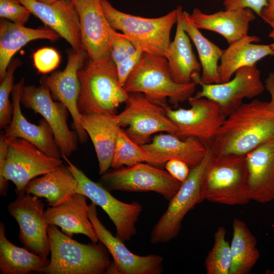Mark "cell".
I'll list each match as a JSON object with an SVG mask.
<instances>
[{
  "label": "cell",
  "instance_id": "f6af8a7d",
  "mask_svg": "<svg viewBox=\"0 0 274 274\" xmlns=\"http://www.w3.org/2000/svg\"><path fill=\"white\" fill-rule=\"evenodd\" d=\"M265 273H266L274 274V270H273V271L267 270V271H266Z\"/></svg>",
  "mask_w": 274,
  "mask_h": 274
},
{
  "label": "cell",
  "instance_id": "4316f807",
  "mask_svg": "<svg viewBox=\"0 0 274 274\" xmlns=\"http://www.w3.org/2000/svg\"><path fill=\"white\" fill-rule=\"evenodd\" d=\"M260 41L258 37L248 35L223 50L218 68L220 83L230 80L238 69L255 65L266 56L274 55L270 45L253 43Z\"/></svg>",
  "mask_w": 274,
  "mask_h": 274
},
{
  "label": "cell",
  "instance_id": "e0dca14e",
  "mask_svg": "<svg viewBox=\"0 0 274 274\" xmlns=\"http://www.w3.org/2000/svg\"><path fill=\"white\" fill-rule=\"evenodd\" d=\"M44 208V204L38 197L26 193L18 195L8 207L18 224L19 238L24 247L47 258L50 246Z\"/></svg>",
  "mask_w": 274,
  "mask_h": 274
},
{
  "label": "cell",
  "instance_id": "2e32d148",
  "mask_svg": "<svg viewBox=\"0 0 274 274\" xmlns=\"http://www.w3.org/2000/svg\"><path fill=\"white\" fill-rule=\"evenodd\" d=\"M234 74L233 79L226 82L200 85L201 90L194 96L215 101L227 117L243 104L244 99H253L264 91L261 71L256 64L243 67Z\"/></svg>",
  "mask_w": 274,
  "mask_h": 274
},
{
  "label": "cell",
  "instance_id": "30bf717a",
  "mask_svg": "<svg viewBox=\"0 0 274 274\" xmlns=\"http://www.w3.org/2000/svg\"><path fill=\"white\" fill-rule=\"evenodd\" d=\"M123 111L117 114L121 127L136 144L148 143L154 133L165 132L175 134L176 125L166 115L163 106L156 104L140 92L128 93Z\"/></svg>",
  "mask_w": 274,
  "mask_h": 274
},
{
  "label": "cell",
  "instance_id": "d4e9b609",
  "mask_svg": "<svg viewBox=\"0 0 274 274\" xmlns=\"http://www.w3.org/2000/svg\"><path fill=\"white\" fill-rule=\"evenodd\" d=\"M190 15L198 29L216 32L223 36L228 44L248 36L249 24L256 18L255 13L248 8L225 9L212 14L194 8Z\"/></svg>",
  "mask_w": 274,
  "mask_h": 274
},
{
  "label": "cell",
  "instance_id": "836d02e7",
  "mask_svg": "<svg viewBox=\"0 0 274 274\" xmlns=\"http://www.w3.org/2000/svg\"><path fill=\"white\" fill-rule=\"evenodd\" d=\"M223 226L218 227L214 234V243L204 262L207 274H229L231 265L230 245L226 239Z\"/></svg>",
  "mask_w": 274,
  "mask_h": 274
},
{
  "label": "cell",
  "instance_id": "cb8c5ba5",
  "mask_svg": "<svg viewBox=\"0 0 274 274\" xmlns=\"http://www.w3.org/2000/svg\"><path fill=\"white\" fill-rule=\"evenodd\" d=\"M248 191L251 200L266 203L274 200V140L246 155Z\"/></svg>",
  "mask_w": 274,
  "mask_h": 274
},
{
  "label": "cell",
  "instance_id": "d6986e66",
  "mask_svg": "<svg viewBox=\"0 0 274 274\" xmlns=\"http://www.w3.org/2000/svg\"><path fill=\"white\" fill-rule=\"evenodd\" d=\"M32 14L64 39L75 50L83 49L80 19L73 0H56L50 3L35 0H18Z\"/></svg>",
  "mask_w": 274,
  "mask_h": 274
},
{
  "label": "cell",
  "instance_id": "8d00e7d4",
  "mask_svg": "<svg viewBox=\"0 0 274 274\" xmlns=\"http://www.w3.org/2000/svg\"><path fill=\"white\" fill-rule=\"evenodd\" d=\"M33 60L34 65L39 72L47 74L54 70L58 66L60 57L54 49L44 47L34 53Z\"/></svg>",
  "mask_w": 274,
  "mask_h": 274
},
{
  "label": "cell",
  "instance_id": "4dcf8cb0",
  "mask_svg": "<svg viewBox=\"0 0 274 274\" xmlns=\"http://www.w3.org/2000/svg\"><path fill=\"white\" fill-rule=\"evenodd\" d=\"M50 260L10 242L3 223H0V271L2 274L45 273Z\"/></svg>",
  "mask_w": 274,
  "mask_h": 274
},
{
  "label": "cell",
  "instance_id": "f35d334b",
  "mask_svg": "<svg viewBox=\"0 0 274 274\" xmlns=\"http://www.w3.org/2000/svg\"><path fill=\"white\" fill-rule=\"evenodd\" d=\"M267 0H223L225 10L250 9L260 16L262 10L266 6Z\"/></svg>",
  "mask_w": 274,
  "mask_h": 274
},
{
  "label": "cell",
  "instance_id": "277c9868",
  "mask_svg": "<svg viewBox=\"0 0 274 274\" xmlns=\"http://www.w3.org/2000/svg\"><path fill=\"white\" fill-rule=\"evenodd\" d=\"M47 231L51 258L45 273H108L112 263L103 244L79 243L53 225H48Z\"/></svg>",
  "mask_w": 274,
  "mask_h": 274
},
{
  "label": "cell",
  "instance_id": "d590c367",
  "mask_svg": "<svg viewBox=\"0 0 274 274\" xmlns=\"http://www.w3.org/2000/svg\"><path fill=\"white\" fill-rule=\"evenodd\" d=\"M31 13L18 0H0V17L24 25Z\"/></svg>",
  "mask_w": 274,
  "mask_h": 274
},
{
  "label": "cell",
  "instance_id": "60d3db41",
  "mask_svg": "<svg viewBox=\"0 0 274 274\" xmlns=\"http://www.w3.org/2000/svg\"><path fill=\"white\" fill-rule=\"evenodd\" d=\"M165 169L174 178L183 183L187 179L190 168L187 163L181 160L172 159L164 164Z\"/></svg>",
  "mask_w": 274,
  "mask_h": 274
},
{
  "label": "cell",
  "instance_id": "3957f363",
  "mask_svg": "<svg viewBox=\"0 0 274 274\" xmlns=\"http://www.w3.org/2000/svg\"><path fill=\"white\" fill-rule=\"evenodd\" d=\"M196 84H179L173 79L165 57L143 52L127 79V93L140 92L152 102L163 106L166 100L177 106L193 96Z\"/></svg>",
  "mask_w": 274,
  "mask_h": 274
},
{
  "label": "cell",
  "instance_id": "9c48e42d",
  "mask_svg": "<svg viewBox=\"0 0 274 274\" xmlns=\"http://www.w3.org/2000/svg\"><path fill=\"white\" fill-rule=\"evenodd\" d=\"M61 158L77 181L76 193L84 195L102 209L114 223L117 238L123 242L130 241L136 233V223L143 210L142 204L136 201L126 203L118 200L100 183L89 179L67 157L62 155Z\"/></svg>",
  "mask_w": 274,
  "mask_h": 274
},
{
  "label": "cell",
  "instance_id": "ffe728a7",
  "mask_svg": "<svg viewBox=\"0 0 274 274\" xmlns=\"http://www.w3.org/2000/svg\"><path fill=\"white\" fill-rule=\"evenodd\" d=\"M24 78L14 84L12 91L13 112L10 123L5 128V138H17L36 146L47 155L61 158L52 128L43 118L36 125L29 122L21 109V98L24 86Z\"/></svg>",
  "mask_w": 274,
  "mask_h": 274
},
{
  "label": "cell",
  "instance_id": "ba28073f",
  "mask_svg": "<svg viewBox=\"0 0 274 274\" xmlns=\"http://www.w3.org/2000/svg\"><path fill=\"white\" fill-rule=\"evenodd\" d=\"M113 169L102 174L99 182L110 192H155L169 201L182 184L166 169L148 163Z\"/></svg>",
  "mask_w": 274,
  "mask_h": 274
},
{
  "label": "cell",
  "instance_id": "ee69618b",
  "mask_svg": "<svg viewBox=\"0 0 274 274\" xmlns=\"http://www.w3.org/2000/svg\"><path fill=\"white\" fill-rule=\"evenodd\" d=\"M40 2L45 3H50L56 0H35Z\"/></svg>",
  "mask_w": 274,
  "mask_h": 274
},
{
  "label": "cell",
  "instance_id": "6da1fadb",
  "mask_svg": "<svg viewBox=\"0 0 274 274\" xmlns=\"http://www.w3.org/2000/svg\"><path fill=\"white\" fill-rule=\"evenodd\" d=\"M274 140V106L256 99L243 104L226 117L207 144L215 154L246 155Z\"/></svg>",
  "mask_w": 274,
  "mask_h": 274
},
{
  "label": "cell",
  "instance_id": "7a4b0ae2",
  "mask_svg": "<svg viewBox=\"0 0 274 274\" xmlns=\"http://www.w3.org/2000/svg\"><path fill=\"white\" fill-rule=\"evenodd\" d=\"M248 181L246 155L210 151L201 179V197L203 201L225 205L246 204L251 200Z\"/></svg>",
  "mask_w": 274,
  "mask_h": 274
},
{
  "label": "cell",
  "instance_id": "7bdbcfd3",
  "mask_svg": "<svg viewBox=\"0 0 274 274\" xmlns=\"http://www.w3.org/2000/svg\"><path fill=\"white\" fill-rule=\"evenodd\" d=\"M265 87L270 94V102L274 106V72H270L266 78Z\"/></svg>",
  "mask_w": 274,
  "mask_h": 274
},
{
  "label": "cell",
  "instance_id": "7402d4cb",
  "mask_svg": "<svg viewBox=\"0 0 274 274\" xmlns=\"http://www.w3.org/2000/svg\"><path fill=\"white\" fill-rule=\"evenodd\" d=\"M83 129L90 137L97 156L99 173L111 167L118 131L121 127L116 112L99 111L81 115Z\"/></svg>",
  "mask_w": 274,
  "mask_h": 274
},
{
  "label": "cell",
  "instance_id": "f1b7e54d",
  "mask_svg": "<svg viewBox=\"0 0 274 274\" xmlns=\"http://www.w3.org/2000/svg\"><path fill=\"white\" fill-rule=\"evenodd\" d=\"M78 183L68 166L56 169L35 178L27 185L25 193L44 197L50 207L57 206L76 193Z\"/></svg>",
  "mask_w": 274,
  "mask_h": 274
},
{
  "label": "cell",
  "instance_id": "b9f144b4",
  "mask_svg": "<svg viewBox=\"0 0 274 274\" xmlns=\"http://www.w3.org/2000/svg\"><path fill=\"white\" fill-rule=\"evenodd\" d=\"M260 17L272 28L268 37L274 40V0H267V4L262 10Z\"/></svg>",
  "mask_w": 274,
  "mask_h": 274
},
{
  "label": "cell",
  "instance_id": "603a6c76",
  "mask_svg": "<svg viewBox=\"0 0 274 274\" xmlns=\"http://www.w3.org/2000/svg\"><path fill=\"white\" fill-rule=\"evenodd\" d=\"M87 197L75 193L61 203L50 207L44 211V221L47 225L57 226L70 237L82 234L94 243L99 241L88 215Z\"/></svg>",
  "mask_w": 274,
  "mask_h": 274
},
{
  "label": "cell",
  "instance_id": "52a82bcc",
  "mask_svg": "<svg viewBox=\"0 0 274 274\" xmlns=\"http://www.w3.org/2000/svg\"><path fill=\"white\" fill-rule=\"evenodd\" d=\"M5 138L8 145L5 162L0 167V193L7 194L8 181L15 185L17 195L25 193L28 183L37 176L63 164L61 158L50 157L32 143L17 138Z\"/></svg>",
  "mask_w": 274,
  "mask_h": 274
},
{
  "label": "cell",
  "instance_id": "44dd1931",
  "mask_svg": "<svg viewBox=\"0 0 274 274\" xmlns=\"http://www.w3.org/2000/svg\"><path fill=\"white\" fill-rule=\"evenodd\" d=\"M141 146L151 156L155 166L164 165L167 161L177 159L187 163L190 169L199 165L209 150L207 145L196 138L181 139L170 133L155 135Z\"/></svg>",
  "mask_w": 274,
  "mask_h": 274
},
{
  "label": "cell",
  "instance_id": "d6a6232c",
  "mask_svg": "<svg viewBox=\"0 0 274 274\" xmlns=\"http://www.w3.org/2000/svg\"><path fill=\"white\" fill-rule=\"evenodd\" d=\"M141 162L154 165L151 156L141 146L134 142L121 127L117 135L111 167L129 166Z\"/></svg>",
  "mask_w": 274,
  "mask_h": 274
},
{
  "label": "cell",
  "instance_id": "1f68e13d",
  "mask_svg": "<svg viewBox=\"0 0 274 274\" xmlns=\"http://www.w3.org/2000/svg\"><path fill=\"white\" fill-rule=\"evenodd\" d=\"M230 244L231 265L229 274H248L260 258L257 239L246 223L234 218Z\"/></svg>",
  "mask_w": 274,
  "mask_h": 274
},
{
  "label": "cell",
  "instance_id": "e575fe53",
  "mask_svg": "<svg viewBox=\"0 0 274 274\" xmlns=\"http://www.w3.org/2000/svg\"><path fill=\"white\" fill-rule=\"evenodd\" d=\"M19 58L12 59L10 62L4 79L0 85V128L5 129L10 123L13 112L12 103L9 99L13 89L14 74L16 68L21 65Z\"/></svg>",
  "mask_w": 274,
  "mask_h": 274
},
{
  "label": "cell",
  "instance_id": "5bb4252c",
  "mask_svg": "<svg viewBox=\"0 0 274 274\" xmlns=\"http://www.w3.org/2000/svg\"><path fill=\"white\" fill-rule=\"evenodd\" d=\"M73 1L79 16L82 45L88 58L94 63L108 61L118 32L109 22L101 0Z\"/></svg>",
  "mask_w": 274,
  "mask_h": 274
},
{
  "label": "cell",
  "instance_id": "7c38bea8",
  "mask_svg": "<svg viewBox=\"0 0 274 274\" xmlns=\"http://www.w3.org/2000/svg\"><path fill=\"white\" fill-rule=\"evenodd\" d=\"M21 104L41 114L47 122L52 129L61 155L68 157L77 150L78 135L75 130H70L68 126V110L61 101L52 99L47 86L43 84L39 86H24Z\"/></svg>",
  "mask_w": 274,
  "mask_h": 274
},
{
  "label": "cell",
  "instance_id": "5b68a950",
  "mask_svg": "<svg viewBox=\"0 0 274 274\" xmlns=\"http://www.w3.org/2000/svg\"><path fill=\"white\" fill-rule=\"evenodd\" d=\"M105 14L116 30H120L134 46L143 52L166 57L170 32L177 23V8L157 18H145L120 11L108 0H101Z\"/></svg>",
  "mask_w": 274,
  "mask_h": 274
},
{
  "label": "cell",
  "instance_id": "83f0119b",
  "mask_svg": "<svg viewBox=\"0 0 274 274\" xmlns=\"http://www.w3.org/2000/svg\"><path fill=\"white\" fill-rule=\"evenodd\" d=\"M60 36L49 28L33 29L11 22L4 18L0 20V81L5 76L13 55L28 42L38 39L55 41Z\"/></svg>",
  "mask_w": 274,
  "mask_h": 274
},
{
  "label": "cell",
  "instance_id": "ab89813d",
  "mask_svg": "<svg viewBox=\"0 0 274 274\" xmlns=\"http://www.w3.org/2000/svg\"><path fill=\"white\" fill-rule=\"evenodd\" d=\"M143 52L138 49L136 51L128 58L116 66L119 82L123 87L132 71L140 61Z\"/></svg>",
  "mask_w": 274,
  "mask_h": 274
},
{
  "label": "cell",
  "instance_id": "9a60e30c",
  "mask_svg": "<svg viewBox=\"0 0 274 274\" xmlns=\"http://www.w3.org/2000/svg\"><path fill=\"white\" fill-rule=\"evenodd\" d=\"M88 215L99 241L113 257L108 273L160 274L163 272L164 258L161 256H140L130 251L124 242L114 236L101 223L97 216L96 205L93 202L89 204Z\"/></svg>",
  "mask_w": 274,
  "mask_h": 274
},
{
  "label": "cell",
  "instance_id": "4fadbf2b",
  "mask_svg": "<svg viewBox=\"0 0 274 274\" xmlns=\"http://www.w3.org/2000/svg\"><path fill=\"white\" fill-rule=\"evenodd\" d=\"M190 108L174 110L163 106L166 115L176 125L175 135L184 139L195 137L206 145L216 135L226 118L215 101L193 95L188 100Z\"/></svg>",
  "mask_w": 274,
  "mask_h": 274
},
{
  "label": "cell",
  "instance_id": "484cf974",
  "mask_svg": "<svg viewBox=\"0 0 274 274\" xmlns=\"http://www.w3.org/2000/svg\"><path fill=\"white\" fill-rule=\"evenodd\" d=\"M174 40L165 57L174 80L179 84H199L201 66L193 52L190 39L184 30L178 7Z\"/></svg>",
  "mask_w": 274,
  "mask_h": 274
},
{
  "label": "cell",
  "instance_id": "8992f818",
  "mask_svg": "<svg viewBox=\"0 0 274 274\" xmlns=\"http://www.w3.org/2000/svg\"><path fill=\"white\" fill-rule=\"evenodd\" d=\"M78 77L80 90L77 106L81 115L99 111L116 112L128 97L111 59L94 63L88 58Z\"/></svg>",
  "mask_w": 274,
  "mask_h": 274
},
{
  "label": "cell",
  "instance_id": "8fae6325",
  "mask_svg": "<svg viewBox=\"0 0 274 274\" xmlns=\"http://www.w3.org/2000/svg\"><path fill=\"white\" fill-rule=\"evenodd\" d=\"M210 156L209 150L203 161L190 169L187 179L169 201L167 209L151 230L150 242L152 244H165L175 238L180 232L185 216L203 201L200 195L201 182Z\"/></svg>",
  "mask_w": 274,
  "mask_h": 274
},
{
  "label": "cell",
  "instance_id": "74e56055",
  "mask_svg": "<svg viewBox=\"0 0 274 274\" xmlns=\"http://www.w3.org/2000/svg\"><path fill=\"white\" fill-rule=\"evenodd\" d=\"M137 49L125 35L118 32L113 42L111 59L116 66L132 55Z\"/></svg>",
  "mask_w": 274,
  "mask_h": 274
},
{
  "label": "cell",
  "instance_id": "bcb514c9",
  "mask_svg": "<svg viewBox=\"0 0 274 274\" xmlns=\"http://www.w3.org/2000/svg\"><path fill=\"white\" fill-rule=\"evenodd\" d=\"M271 48L274 50V41L272 43L269 44Z\"/></svg>",
  "mask_w": 274,
  "mask_h": 274
},
{
  "label": "cell",
  "instance_id": "ac0fdd59",
  "mask_svg": "<svg viewBox=\"0 0 274 274\" xmlns=\"http://www.w3.org/2000/svg\"><path fill=\"white\" fill-rule=\"evenodd\" d=\"M88 58L84 49L77 51L72 48L68 51L67 64L63 71L43 76L40 80V84L47 86L56 99L67 107L73 118L74 129L81 143L87 141L88 135L82 127L81 115L77 106L80 90L78 73Z\"/></svg>",
  "mask_w": 274,
  "mask_h": 274
},
{
  "label": "cell",
  "instance_id": "f546056e",
  "mask_svg": "<svg viewBox=\"0 0 274 274\" xmlns=\"http://www.w3.org/2000/svg\"><path fill=\"white\" fill-rule=\"evenodd\" d=\"M182 25L197 51L201 66V75L199 84H211L220 83L218 68L223 50L206 38L193 21L190 15L183 11L182 6H178Z\"/></svg>",
  "mask_w": 274,
  "mask_h": 274
}]
</instances>
